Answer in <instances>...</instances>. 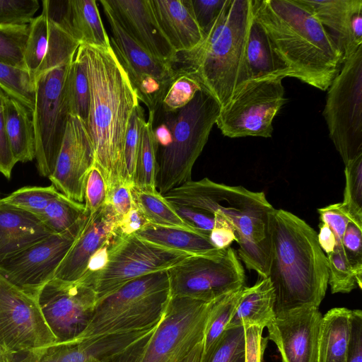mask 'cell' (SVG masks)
<instances>
[{"label":"cell","mask_w":362,"mask_h":362,"mask_svg":"<svg viewBox=\"0 0 362 362\" xmlns=\"http://www.w3.org/2000/svg\"><path fill=\"white\" fill-rule=\"evenodd\" d=\"M125 346L124 338L117 334L82 341H55L11 362H102L122 352Z\"/></svg>","instance_id":"cell-23"},{"label":"cell","mask_w":362,"mask_h":362,"mask_svg":"<svg viewBox=\"0 0 362 362\" xmlns=\"http://www.w3.org/2000/svg\"><path fill=\"white\" fill-rule=\"evenodd\" d=\"M0 88L33 112L35 86L28 71L0 62Z\"/></svg>","instance_id":"cell-38"},{"label":"cell","mask_w":362,"mask_h":362,"mask_svg":"<svg viewBox=\"0 0 362 362\" xmlns=\"http://www.w3.org/2000/svg\"><path fill=\"white\" fill-rule=\"evenodd\" d=\"M322 115L344 165L362 155V46L329 86Z\"/></svg>","instance_id":"cell-8"},{"label":"cell","mask_w":362,"mask_h":362,"mask_svg":"<svg viewBox=\"0 0 362 362\" xmlns=\"http://www.w3.org/2000/svg\"><path fill=\"white\" fill-rule=\"evenodd\" d=\"M42 12L48 21V45L44 60L34 78L55 67L70 62L80 45L66 28L63 11L64 1L43 0Z\"/></svg>","instance_id":"cell-26"},{"label":"cell","mask_w":362,"mask_h":362,"mask_svg":"<svg viewBox=\"0 0 362 362\" xmlns=\"http://www.w3.org/2000/svg\"><path fill=\"white\" fill-rule=\"evenodd\" d=\"M194 256L148 242L135 233L119 235L104 266L93 276L97 303L143 276L168 270Z\"/></svg>","instance_id":"cell-9"},{"label":"cell","mask_w":362,"mask_h":362,"mask_svg":"<svg viewBox=\"0 0 362 362\" xmlns=\"http://www.w3.org/2000/svg\"><path fill=\"white\" fill-rule=\"evenodd\" d=\"M145 115L140 103L133 110L124 140V180L134 185L136 158L140 141L141 131L145 123Z\"/></svg>","instance_id":"cell-46"},{"label":"cell","mask_w":362,"mask_h":362,"mask_svg":"<svg viewBox=\"0 0 362 362\" xmlns=\"http://www.w3.org/2000/svg\"><path fill=\"white\" fill-rule=\"evenodd\" d=\"M170 299L168 270L124 285L99 301L77 341L150 329L159 323Z\"/></svg>","instance_id":"cell-6"},{"label":"cell","mask_w":362,"mask_h":362,"mask_svg":"<svg viewBox=\"0 0 362 362\" xmlns=\"http://www.w3.org/2000/svg\"><path fill=\"white\" fill-rule=\"evenodd\" d=\"M151 334L142 339L124 351L102 362H139Z\"/></svg>","instance_id":"cell-59"},{"label":"cell","mask_w":362,"mask_h":362,"mask_svg":"<svg viewBox=\"0 0 362 362\" xmlns=\"http://www.w3.org/2000/svg\"><path fill=\"white\" fill-rule=\"evenodd\" d=\"M221 110L206 91L176 110L170 144L158 151L157 190L165 194L191 180L193 165L206 145Z\"/></svg>","instance_id":"cell-7"},{"label":"cell","mask_w":362,"mask_h":362,"mask_svg":"<svg viewBox=\"0 0 362 362\" xmlns=\"http://www.w3.org/2000/svg\"><path fill=\"white\" fill-rule=\"evenodd\" d=\"M170 204L224 214L233 224L240 259L259 276L269 274V216L274 209L262 192L229 186L207 177L189 180L165 194Z\"/></svg>","instance_id":"cell-5"},{"label":"cell","mask_w":362,"mask_h":362,"mask_svg":"<svg viewBox=\"0 0 362 362\" xmlns=\"http://www.w3.org/2000/svg\"><path fill=\"white\" fill-rule=\"evenodd\" d=\"M132 195L135 206L148 223L187 228L201 233L185 221L177 214L173 205L158 190L151 191L133 187Z\"/></svg>","instance_id":"cell-34"},{"label":"cell","mask_w":362,"mask_h":362,"mask_svg":"<svg viewBox=\"0 0 362 362\" xmlns=\"http://www.w3.org/2000/svg\"><path fill=\"white\" fill-rule=\"evenodd\" d=\"M86 218L64 233L51 234L5 257L0 261V275L21 290L37 297L43 286L54 278Z\"/></svg>","instance_id":"cell-17"},{"label":"cell","mask_w":362,"mask_h":362,"mask_svg":"<svg viewBox=\"0 0 362 362\" xmlns=\"http://www.w3.org/2000/svg\"><path fill=\"white\" fill-rule=\"evenodd\" d=\"M227 0H192L197 22L204 37L212 27Z\"/></svg>","instance_id":"cell-52"},{"label":"cell","mask_w":362,"mask_h":362,"mask_svg":"<svg viewBox=\"0 0 362 362\" xmlns=\"http://www.w3.org/2000/svg\"><path fill=\"white\" fill-rule=\"evenodd\" d=\"M63 18L69 31L80 44L110 46L95 0L65 1Z\"/></svg>","instance_id":"cell-30"},{"label":"cell","mask_w":362,"mask_h":362,"mask_svg":"<svg viewBox=\"0 0 362 362\" xmlns=\"http://www.w3.org/2000/svg\"><path fill=\"white\" fill-rule=\"evenodd\" d=\"M346 184L341 206L351 222L362 228V155L345 165Z\"/></svg>","instance_id":"cell-40"},{"label":"cell","mask_w":362,"mask_h":362,"mask_svg":"<svg viewBox=\"0 0 362 362\" xmlns=\"http://www.w3.org/2000/svg\"><path fill=\"white\" fill-rule=\"evenodd\" d=\"M255 18L294 77L326 90L344 63L337 45L300 0H252Z\"/></svg>","instance_id":"cell-3"},{"label":"cell","mask_w":362,"mask_h":362,"mask_svg":"<svg viewBox=\"0 0 362 362\" xmlns=\"http://www.w3.org/2000/svg\"><path fill=\"white\" fill-rule=\"evenodd\" d=\"M347 362H362V312L351 310Z\"/></svg>","instance_id":"cell-57"},{"label":"cell","mask_w":362,"mask_h":362,"mask_svg":"<svg viewBox=\"0 0 362 362\" xmlns=\"http://www.w3.org/2000/svg\"><path fill=\"white\" fill-rule=\"evenodd\" d=\"M118 218L110 204L105 203L88 215L72 246L55 272L54 278L76 281L87 272L91 259L101 250L110 247L119 235Z\"/></svg>","instance_id":"cell-20"},{"label":"cell","mask_w":362,"mask_h":362,"mask_svg":"<svg viewBox=\"0 0 362 362\" xmlns=\"http://www.w3.org/2000/svg\"><path fill=\"white\" fill-rule=\"evenodd\" d=\"M172 205L177 214L189 226L209 237L215 223L214 214L191 207Z\"/></svg>","instance_id":"cell-53"},{"label":"cell","mask_w":362,"mask_h":362,"mask_svg":"<svg viewBox=\"0 0 362 362\" xmlns=\"http://www.w3.org/2000/svg\"><path fill=\"white\" fill-rule=\"evenodd\" d=\"M245 286L214 300L207 321L204 340L203 352H207L225 331Z\"/></svg>","instance_id":"cell-37"},{"label":"cell","mask_w":362,"mask_h":362,"mask_svg":"<svg viewBox=\"0 0 362 362\" xmlns=\"http://www.w3.org/2000/svg\"><path fill=\"white\" fill-rule=\"evenodd\" d=\"M94 154L86 124L70 115L53 173L52 185L67 197L83 203L88 173Z\"/></svg>","instance_id":"cell-18"},{"label":"cell","mask_w":362,"mask_h":362,"mask_svg":"<svg viewBox=\"0 0 362 362\" xmlns=\"http://www.w3.org/2000/svg\"><path fill=\"white\" fill-rule=\"evenodd\" d=\"M245 362H262L267 339L262 336L263 329L257 326H245Z\"/></svg>","instance_id":"cell-54"},{"label":"cell","mask_w":362,"mask_h":362,"mask_svg":"<svg viewBox=\"0 0 362 362\" xmlns=\"http://www.w3.org/2000/svg\"><path fill=\"white\" fill-rule=\"evenodd\" d=\"M274 288L268 277L246 287L226 329L257 326L264 329L275 317Z\"/></svg>","instance_id":"cell-29"},{"label":"cell","mask_w":362,"mask_h":362,"mask_svg":"<svg viewBox=\"0 0 362 362\" xmlns=\"http://www.w3.org/2000/svg\"><path fill=\"white\" fill-rule=\"evenodd\" d=\"M214 300L170 297L139 362H181L204 340Z\"/></svg>","instance_id":"cell-12"},{"label":"cell","mask_w":362,"mask_h":362,"mask_svg":"<svg viewBox=\"0 0 362 362\" xmlns=\"http://www.w3.org/2000/svg\"><path fill=\"white\" fill-rule=\"evenodd\" d=\"M55 341L37 297L21 290L0 275V353L13 357Z\"/></svg>","instance_id":"cell-14"},{"label":"cell","mask_w":362,"mask_h":362,"mask_svg":"<svg viewBox=\"0 0 362 362\" xmlns=\"http://www.w3.org/2000/svg\"><path fill=\"white\" fill-rule=\"evenodd\" d=\"M153 111L143 124L139 145L134 187L151 191L157 190L158 171V147L153 130Z\"/></svg>","instance_id":"cell-33"},{"label":"cell","mask_w":362,"mask_h":362,"mask_svg":"<svg viewBox=\"0 0 362 362\" xmlns=\"http://www.w3.org/2000/svg\"><path fill=\"white\" fill-rule=\"evenodd\" d=\"M328 284L332 293H348L356 288L361 289L362 277L359 276L349 262L343 247H335L327 254Z\"/></svg>","instance_id":"cell-39"},{"label":"cell","mask_w":362,"mask_h":362,"mask_svg":"<svg viewBox=\"0 0 362 362\" xmlns=\"http://www.w3.org/2000/svg\"><path fill=\"white\" fill-rule=\"evenodd\" d=\"M245 65L248 81L291 77L289 69L273 49L267 33L254 15L246 42Z\"/></svg>","instance_id":"cell-28"},{"label":"cell","mask_w":362,"mask_h":362,"mask_svg":"<svg viewBox=\"0 0 362 362\" xmlns=\"http://www.w3.org/2000/svg\"><path fill=\"white\" fill-rule=\"evenodd\" d=\"M30 24L0 25V62L25 69L23 54Z\"/></svg>","instance_id":"cell-43"},{"label":"cell","mask_w":362,"mask_h":362,"mask_svg":"<svg viewBox=\"0 0 362 362\" xmlns=\"http://www.w3.org/2000/svg\"><path fill=\"white\" fill-rule=\"evenodd\" d=\"M282 77L250 80L221 108L216 124L230 138H269L273 120L286 103Z\"/></svg>","instance_id":"cell-11"},{"label":"cell","mask_w":362,"mask_h":362,"mask_svg":"<svg viewBox=\"0 0 362 362\" xmlns=\"http://www.w3.org/2000/svg\"><path fill=\"white\" fill-rule=\"evenodd\" d=\"M135 234L161 247L179 250L194 256L221 257L225 250L216 248L209 237L192 230L146 223Z\"/></svg>","instance_id":"cell-27"},{"label":"cell","mask_w":362,"mask_h":362,"mask_svg":"<svg viewBox=\"0 0 362 362\" xmlns=\"http://www.w3.org/2000/svg\"><path fill=\"white\" fill-rule=\"evenodd\" d=\"M111 28L110 46L127 72L139 101L148 112H155L175 71L170 63L160 60L139 45L124 29L107 0H101Z\"/></svg>","instance_id":"cell-16"},{"label":"cell","mask_w":362,"mask_h":362,"mask_svg":"<svg viewBox=\"0 0 362 362\" xmlns=\"http://www.w3.org/2000/svg\"><path fill=\"white\" fill-rule=\"evenodd\" d=\"M271 254L268 278L274 288L275 316L319 308L328 286L327 257L317 233L284 209L269 216Z\"/></svg>","instance_id":"cell-2"},{"label":"cell","mask_w":362,"mask_h":362,"mask_svg":"<svg viewBox=\"0 0 362 362\" xmlns=\"http://www.w3.org/2000/svg\"><path fill=\"white\" fill-rule=\"evenodd\" d=\"M88 214L84 203L59 192L38 217L53 234H58L69 230Z\"/></svg>","instance_id":"cell-35"},{"label":"cell","mask_w":362,"mask_h":362,"mask_svg":"<svg viewBox=\"0 0 362 362\" xmlns=\"http://www.w3.org/2000/svg\"><path fill=\"white\" fill-rule=\"evenodd\" d=\"M12 357L5 356L0 353V362H11Z\"/></svg>","instance_id":"cell-62"},{"label":"cell","mask_w":362,"mask_h":362,"mask_svg":"<svg viewBox=\"0 0 362 362\" xmlns=\"http://www.w3.org/2000/svg\"><path fill=\"white\" fill-rule=\"evenodd\" d=\"M133 187L132 183L124 179H119L108 189L106 203L110 204L112 207L119 221L134 206Z\"/></svg>","instance_id":"cell-49"},{"label":"cell","mask_w":362,"mask_h":362,"mask_svg":"<svg viewBox=\"0 0 362 362\" xmlns=\"http://www.w3.org/2000/svg\"><path fill=\"white\" fill-rule=\"evenodd\" d=\"M117 19L128 34L155 57L170 63L177 52L162 31L150 0H107Z\"/></svg>","instance_id":"cell-22"},{"label":"cell","mask_w":362,"mask_h":362,"mask_svg":"<svg viewBox=\"0 0 362 362\" xmlns=\"http://www.w3.org/2000/svg\"><path fill=\"white\" fill-rule=\"evenodd\" d=\"M215 223L209 235L211 243L219 250H225L236 241L235 229L232 222L222 213L216 212Z\"/></svg>","instance_id":"cell-55"},{"label":"cell","mask_w":362,"mask_h":362,"mask_svg":"<svg viewBox=\"0 0 362 362\" xmlns=\"http://www.w3.org/2000/svg\"><path fill=\"white\" fill-rule=\"evenodd\" d=\"M66 90L70 115L78 117L86 124L90 106V86L85 66L76 52L69 66Z\"/></svg>","instance_id":"cell-36"},{"label":"cell","mask_w":362,"mask_h":362,"mask_svg":"<svg viewBox=\"0 0 362 362\" xmlns=\"http://www.w3.org/2000/svg\"><path fill=\"white\" fill-rule=\"evenodd\" d=\"M203 352V341L199 343L181 362H200Z\"/></svg>","instance_id":"cell-61"},{"label":"cell","mask_w":362,"mask_h":362,"mask_svg":"<svg viewBox=\"0 0 362 362\" xmlns=\"http://www.w3.org/2000/svg\"><path fill=\"white\" fill-rule=\"evenodd\" d=\"M320 231L317 235V242L323 252L329 254L332 252L337 245L335 236L329 227L320 222Z\"/></svg>","instance_id":"cell-60"},{"label":"cell","mask_w":362,"mask_h":362,"mask_svg":"<svg viewBox=\"0 0 362 362\" xmlns=\"http://www.w3.org/2000/svg\"><path fill=\"white\" fill-rule=\"evenodd\" d=\"M5 92L0 88V173L10 178L12 170L17 163L12 153L8 140L4 113Z\"/></svg>","instance_id":"cell-56"},{"label":"cell","mask_w":362,"mask_h":362,"mask_svg":"<svg viewBox=\"0 0 362 362\" xmlns=\"http://www.w3.org/2000/svg\"><path fill=\"white\" fill-rule=\"evenodd\" d=\"M202 89L199 83L190 75L175 71L157 109L165 112L178 110L186 106Z\"/></svg>","instance_id":"cell-45"},{"label":"cell","mask_w":362,"mask_h":362,"mask_svg":"<svg viewBox=\"0 0 362 362\" xmlns=\"http://www.w3.org/2000/svg\"><path fill=\"white\" fill-rule=\"evenodd\" d=\"M320 221L327 224L332 230L337 241V247H343L342 237L348 223L351 221L341 203L332 204L317 209Z\"/></svg>","instance_id":"cell-50"},{"label":"cell","mask_w":362,"mask_h":362,"mask_svg":"<svg viewBox=\"0 0 362 362\" xmlns=\"http://www.w3.org/2000/svg\"><path fill=\"white\" fill-rule=\"evenodd\" d=\"M322 315L318 308H304L275 316L267 325L281 362H318Z\"/></svg>","instance_id":"cell-19"},{"label":"cell","mask_w":362,"mask_h":362,"mask_svg":"<svg viewBox=\"0 0 362 362\" xmlns=\"http://www.w3.org/2000/svg\"><path fill=\"white\" fill-rule=\"evenodd\" d=\"M39 7L37 0H0V25L29 24Z\"/></svg>","instance_id":"cell-48"},{"label":"cell","mask_w":362,"mask_h":362,"mask_svg":"<svg viewBox=\"0 0 362 362\" xmlns=\"http://www.w3.org/2000/svg\"><path fill=\"white\" fill-rule=\"evenodd\" d=\"M71 61L34 78L35 95L32 118L36 141L35 159L37 170L43 177H49L54 171L70 116L66 79Z\"/></svg>","instance_id":"cell-10"},{"label":"cell","mask_w":362,"mask_h":362,"mask_svg":"<svg viewBox=\"0 0 362 362\" xmlns=\"http://www.w3.org/2000/svg\"><path fill=\"white\" fill-rule=\"evenodd\" d=\"M351 310L334 308L322 316L318 362H347Z\"/></svg>","instance_id":"cell-32"},{"label":"cell","mask_w":362,"mask_h":362,"mask_svg":"<svg viewBox=\"0 0 362 362\" xmlns=\"http://www.w3.org/2000/svg\"><path fill=\"white\" fill-rule=\"evenodd\" d=\"M168 274L170 297L210 302L245 286V271L231 247L219 258L192 256Z\"/></svg>","instance_id":"cell-13"},{"label":"cell","mask_w":362,"mask_h":362,"mask_svg":"<svg viewBox=\"0 0 362 362\" xmlns=\"http://www.w3.org/2000/svg\"><path fill=\"white\" fill-rule=\"evenodd\" d=\"M154 16L177 52L189 51L204 40L192 0H150Z\"/></svg>","instance_id":"cell-24"},{"label":"cell","mask_w":362,"mask_h":362,"mask_svg":"<svg viewBox=\"0 0 362 362\" xmlns=\"http://www.w3.org/2000/svg\"><path fill=\"white\" fill-rule=\"evenodd\" d=\"M327 30L343 61L362 46V0H300Z\"/></svg>","instance_id":"cell-21"},{"label":"cell","mask_w":362,"mask_h":362,"mask_svg":"<svg viewBox=\"0 0 362 362\" xmlns=\"http://www.w3.org/2000/svg\"><path fill=\"white\" fill-rule=\"evenodd\" d=\"M252 16V0H227L203 41L177 52L172 64L194 78L221 109L248 81L245 49Z\"/></svg>","instance_id":"cell-4"},{"label":"cell","mask_w":362,"mask_h":362,"mask_svg":"<svg viewBox=\"0 0 362 362\" xmlns=\"http://www.w3.org/2000/svg\"><path fill=\"white\" fill-rule=\"evenodd\" d=\"M30 31L23 54V62L27 71L34 75L42 64L48 45V21L42 13L30 21Z\"/></svg>","instance_id":"cell-41"},{"label":"cell","mask_w":362,"mask_h":362,"mask_svg":"<svg viewBox=\"0 0 362 362\" xmlns=\"http://www.w3.org/2000/svg\"><path fill=\"white\" fill-rule=\"evenodd\" d=\"M51 234L37 216L0 204V261Z\"/></svg>","instance_id":"cell-25"},{"label":"cell","mask_w":362,"mask_h":362,"mask_svg":"<svg viewBox=\"0 0 362 362\" xmlns=\"http://www.w3.org/2000/svg\"><path fill=\"white\" fill-rule=\"evenodd\" d=\"M108 185L103 170L95 163L90 168L84 189V204L89 214L95 213L106 202Z\"/></svg>","instance_id":"cell-47"},{"label":"cell","mask_w":362,"mask_h":362,"mask_svg":"<svg viewBox=\"0 0 362 362\" xmlns=\"http://www.w3.org/2000/svg\"><path fill=\"white\" fill-rule=\"evenodd\" d=\"M76 52L85 66L90 86L86 124L94 163L106 177L108 189L124 179V140L137 93L111 46L80 44Z\"/></svg>","instance_id":"cell-1"},{"label":"cell","mask_w":362,"mask_h":362,"mask_svg":"<svg viewBox=\"0 0 362 362\" xmlns=\"http://www.w3.org/2000/svg\"><path fill=\"white\" fill-rule=\"evenodd\" d=\"M59 192L52 185L48 187H24L0 199V204L39 216Z\"/></svg>","instance_id":"cell-44"},{"label":"cell","mask_w":362,"mask_h":362,"mask_svg":"<svg viewBox=\"0 0 362 362\" xmlns=\"http://www.w3.org/2000/svg\"><path fill=\"white\" fill-rule=\"evenodd\" d=\"M361 237L362 228L350 221L342 237V245L349 262L361 277H362Z\"/></svg>","instance_id":"cell-51"},{"label":"cell","mask_w":362,"mask_h":362,"mask_svg":"<svg viewBox=\"0 0 362 362\" xmlns=\"http://www.w3.org/2000/svg\"><path fill=\"white\" fill-rule=\"evenodd\" d=\"M148 223L141 211L135 206L118 222L119 235H129L135 233L141 227Z\"/></svg>","instance_id":"cell-58"},{"label":"cell","mask_w":362,"mask_h":362,"mask_svg":"<svg viewBox=\"0 0 362 362\" xmlns=\"http://www.w3.org/2000/svg\"><path fill=\"white\" fill-rule=\"evenodd\" d=\"M4 113L9 145L17 162L35 159L36 141L32 112L21 102L5 93Z\"/></svg>","instance_id":"cell-31"},{"label":"cell","mask_w":362,"mask_h":362,"mask_svg":"<svg viewBox=\"0 0 362 362\" xmlns=\"http://www.w3.org/2000/svg\"><path fill=\"white\" fill-rule=\"evenodd\" d=\"M93 276L76 281L53 278L40 291V308L57 341L74 339L88 326L97 304Z\"/></svg>","instance_id":"cell-15"},{"label":"cell","mask_w":362,"mask_h":362,"mask_svg":"<svg viewBox=\"0 0 362 362\" xmlns=\"http://www.w3.org/2000/svg\"><path fill=\"white\" fill-rule=\"evenodd\" d=\"M200 362H245L244 327L225 329Z\"/></svg>","instance_id":"cell-42"}]
</instances>
